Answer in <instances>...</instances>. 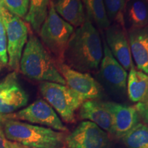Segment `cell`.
I'll return each mask as SVG.
<instances>
[{"label": "cell", "mask_w": 148, "mask_h": 148, "mask_svg": "<svg viewBox=\"0 0 148 148\" xmlns=\"http://www.w3.org/2000/svg\"><path fill=\"white\" fill-rule=\"evenodd\" d=\"M103 54L99 32L86 19L72 34L64 52V62L74 70L90 73L99 69Z\"/></svg>", "instance_id": "6da1fadb"}, {"label": "cell", "mask_w": 148, "mask_h": 148, "mask_svg": "<svg viewBox=\"0 0 148 148\" xmlns=\"http://www.w3.org/2000/svg\"><path fill=\"white\" fill-rule=\"evenodd\" d=\"M19 70L29 79L66 85L55 59L35 35H29L22 53Z\"/></svg>", "instance_id": "7a4b0ae2"}, {"label": "cell", "mask_w": 148, "mask_h": 148, "mask_svg": "<svg viewBox=\"0 0 148 148\" xmlns=\"http://www.w3.org/2000/svg\"><path fill=\"white\" fill-rule=\"evenodd\" d=\"M7 138L27 148H63V132L14 119L3 120Z\"/></svg>", "instance_id": "3957f363"}, {"label": "cell", "mask_w": 148, "mask_h": 148, "mask_svg": "<svg viewBox=\"0 0 148 148\" xmlns=\"http://www.w3.org/2000/svg\"><path fill=\"white\" fill-rule=\"evenodd\" d=\"M73 32L74 27L58 15L51 0L47 18L38 34L42 43L56 61L64 62V52Z\"/></svg>", "instance_id": "277c9868"}, {"label": "cell", "mask_w": 148, "mask_h": 148, "mask_svg": "<svg viewBox=\"0 0 148 148\" xmlns=\"http://www.w3.org/2000/svg\"><path fill=\"white\" fill-rule=\"evenodd\" d=\"M39 89L45 101L66 123L75 121V112L86 101L69 86L58 83L41 82Z\"/></svg>", "instance_id": "5b68a950"}, {"label": "cell", "mask_w": 148, "mask_h": 148, "mask_svg": "<svg viewBox=\"0 0 148 148\" xmlns=\"http://www.w3.org/2000/svg\"><path fill=\"white\" fill-rule=\"evenodd\" d=\"M1 17L7 36L8 64L12 69L18 71L22 53L28 38V28L21 18L10 13L5 7Z\"/></svg>", "instance_id": "8992f818"}, {"label": "cell", "mask_w": 148, "mask_h": 148, "mask_svg": "<svg viewBox=\"0 0 148 148\" xmlns=\"http://www.w3.org/2000/svg\"><path fill=\"white\" fill-rule=\"evenodd\" d=\"M14 119L36 123L59 132H65L67 127L63 124L56 112L43 99H37L25 108L14 113L3 116L0 120Z\"/></svg>", "instance_id": "52a82bcc"}, {"label": "cell", "mask_w": 148, "mask_h": 148, "mask_svg": "<svg viewBox=\"0 0 148 148\" xmlns=\"http://www.w3.org/2000/svg\"><path fill=\"white\" fill-rule=\"evenodd\" d=\"M68 148H110L108 134L91 121H83L64 137Z\"/></svg>", "instance_id": "ba28073f"}, {"label": "cell", "mask_w": 148, "mask_h": 148, "mask_svg": "<svg viewBox=\"0 0 148 148\" xmlns=\"http://www.w3.org/2000/svg\"><path fill=\"white\" fill-rule=\"evenodd\" d=\"M56 62L58 71L65 80L66 86L85 100L99 99L103 97V88L90 73L74 70L65 62L58 61Z\"/></svg>", "instance_id": "9c48e42d"}, {"label": "cell", "mask_w": 148, "mask_h": 148, "mask_svg": "<svg viewBox=\"0 0 148 148\" xmlns=\"http://www.w3.org/2000/svg\"><path fill=\"white\" fill-rule=\"evenodd\" d=\"M103 58L97 73L99 80L97 81L101 86L105 85L112 91L125 94L128 75L127 71L114 58L106 41L103 42Z\"/></svg>", "instance_id": "30bf717a"}, {"label": "cell", "mask_w": 148, "mask_h": 148, "mask_svg": "<svg viewBox=\"0 0 148 148\" xmlns=\"http://www.w3.org/2000/svg\"><path fill=\"white\" fill-rule=\"evenodd\" d=\"M15 71L0 82V118L26 106L28 95L22 88Z\"/></svg>", "instance_id": "8fae6325"}, {"label": "cell", "mask_w": 148, "mask_h": 148, "mask_svg": "<svg viewBox=\"0 0 148 148\" xmlns=\"http://www.w3.org/2000/svg\"><path fill=\"white\" fill-rule=\"evenodd\" d=\"M106 43L116 60L130 71L134 67L127 32L123 25L112 23L106 29Z\"/></svg>", "instance_id": "7c38bea8"}, {"label": "cell", "mask_w": 148, "mask_h": 148, "mask_svg": "<svg viewBox=\"0 0 148 148\" xmlns=\"http://www.w3.org/2000/svg\"><path fill=\"white\" fill-rule=\"evenodd\" d=\"M112 118L114 136L121 138L140 122L134 106L114 101H102Z\"/></svg>", "instance_id": "4fadbf2b"}, {"label": "cell", "mask_w": 148, "mask_h": 148, "mask_svg": "<svg viewBox=\"0 0 148 148\" xmlns=\"http://www.w3.org/2000/svg\"><path fill=\"white\" fill-rule=\"evenodd\" d=\"M79 116L81 119L92 122L108 134L114 135L112 116L102 101H84L79 108Z\"/></svg>", "instance_id": "5bb4252c"}, {"label": "cell", "mask_w": 148, "mask_h": 148, "mask_svg": "<svg viewBox=\"0 0 148 148\" xmlns=\"http://www.w3.org/2000/svg\"><path fill=\"white\" fill-rule=\"evenodd\" d=\"M127 32L131 53L136 68L148 75V25Z\"/></svg>", "instance_id": "9a60e30c"}, {"label": "cell", "mask_w": 148, "mask_h": 148, "mask_svg": "<svg viewBox=\"0 0 148 148\" xmlns=\"http://www.w3.org/2000/svg\"><path fill=\"white\" fill-rule=\"evenodd\" d=\"M126 31L148 25V0H127L123 12Z\"/></svg>", "instance_id": "2e32d148"}, {"label": "cell", "mask_w": 148, "mask_h": 148, "mask_svg": "<svg viewBox=\"0 0 148 148\" xmlns=\"http://www.w3.org/2000/svg\"><path fill=\"white\" fill-rule=\"evenodd\" d=\"M56 12L73 27H78L86 21L82 0H51Z\"/></svg>", "instance_id": "e0dca14e"}, {"label": "cell", "mask_w": 148, "mask_h": 148, "mask_svg": "<svg viewBox=\"0 0 148 148\" xmlns=\"http://www.w3.org/2000/svg\"><path fill=\"white\" fill-rule=\"evenodd\" d=\"M127 91L129 99L133 102L141 101L148 93V75L132 67L127 75Z\"/></svg>", "instance_id": "ac0fdd59"}, {"label": "cell", "mask_w": 148, "mask_h": 148, "mask_svg": "<svg viewBox=\"0 0 148 148\" xmlns=\"http://www.w3.org/2000/svg\"><path fill=\"white\" fill-rule=\"evenodd\" d=\"M86 19L95 24L99 29H106L110 25L103 0H82Z\"/></svg>", "instance_id": "d6986e66"}, {"label": "cell", "mask_w": 148, "mask_h": 148, "mask_svg": "<svg viewBox=\"0 0 148 148\" xmlns=\"http://www.w3.org/2000/svg\"><path fill=\"white\" fill-rule=\"evenodd\" d=\"M50 1L51 0H29L28 10L24 18L34 32L39 33L47 18Z\"/></svg>", "instance_id": "ffe728a7"}, {"label": "cell", "mask_w": 148, "mask_h": 148, "mask_svg": "<svg viewBox=\"0 0 148 148\" xmlns=\"http://www.w3.org/2000/svg\"><path fill=\"white\" fill-rule=\"evenodd\" d=\"M121 139L127 148H148V125L140 122Z\"/></svg>", "instance_id": "44dd1931"}, {"label": "cell", "mask_w": 148, "mask_h": 148, "mask_svg": "<svg viewBox=\"0 0 148 148\" xmlns=\"http://www.w3.org/2000/svg\"><path fill=\"white\" fill-rule=\"evenodd\" d=\"M127 0H103L107 16L110 23L123 25V12Z\"/></svg>", "instance_id": "7402d4cb"}, {"label": "cell", "mask_w": 148, "mask_h": 148, "mask_svg": "<svg viewBox=\"0 0 148 148\" xmlns=\"http://www.w3.org/2000/svg\"><path fill=\"white\" fill-rule=\"evenodd\" d=\"M5 7L10 13L25 18L29 7V0H3Z\"/></svg>", "instance_id": "603a6c76"}, {"label": "cell", "mask_w": 148, "mask_h": 148, "mask_svg": "<svg viewBox=\"0 0 148 148\" xmlns=\"http://www.w3.org/2000/svg\"><path fill=\"white\" fill-rule=\"evenodd\" d=\"M8 64V46L5 28L2 18H0V71Z\"/></svg>", "instance_id": "cb8c5ba5"}, {"label": "cell", "mask_w": 148, "mask_h": 148, "mask_svg": "<svg viewBox=\"0 0 148 148\" xmlns=\"http://www.w3.org/2000/svg\"><path fill=\"white\" fill-rule=\"evenodd\" d=\"M134 107L137 110L140 120L143 121V123L148 125V93L141 101L136 103Z\"/></svg>", "instance_id": "d4e9b609"}, {"label": "cell", "mask_w": 148, "mask_h": 148, "mask_svg": "<svg viewBox=\"0 0 148 148\" xmlns=\"http://www.w3.org/2000/svg\"><path fill=\"white\" fill-rule=\"evenodd\" d=\"M0 148H27L7 138L2 125L0 124Z\"/></svg>", "instance_id": "484cf974"}, {"label": "cell", "mask_w": 148, "mask_h": 148, "mask_svg": "<svg viewBox=\"0 0 148 148\" xmlns=\"http://www.w3.org/2000/svg\"><path fill=\"white\" fill-rule=\"evenodd\" d=\"M4 8H5V5H4V3H3V0H0V18H2L1 17V16H2V11Z\"/></svg>", "instance_id": "4316f807"}]
</instances>
